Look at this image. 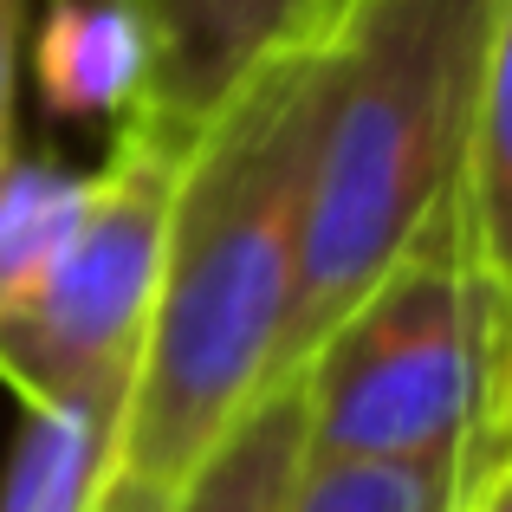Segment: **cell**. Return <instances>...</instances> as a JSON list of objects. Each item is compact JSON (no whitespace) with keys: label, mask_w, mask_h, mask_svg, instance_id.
Returning <instances> with one entry per match:
<instances>
[{"label":"cell","mask_w":512,"mask_h":512,"mask_svg":"<svg viewBox=\"0 0 512 512\" xmlns=\"http://www.w3.org/2000/svg\"><path fill=\"white\" fill-rule=\"evenodd\" d=\"M325 117V33L266 52L208 111L175 175L150 338L124 409L130 474L175 487L279 376Z\"/></svg>","instance_id":"cell-1"},{"label":"cell","mask_w":512,"mask_h":512,"mask_svg":"<svg viewBox=\"0 0 512 512\" xmlns=\"http://www.w3.org/2000/svg\"><path fill=\"white\" fill-rule=\"evenodd\" d=\"M493 7L500 0H338L312 26L325 33V117L279 376L461 195Z\"/></svg>","instance_id":"cell-2"},{"label":"cell","mask_w":512,"mask_h":512,"mask_svg":"<svg viewBox=\"0 0 512 512\" xmlns=\"http://www.w3.org/2000/svg\"><path fill=\"white\" fill-rule=\"evenodd\" d=\"M512 299L480 273L461 195L305 350V461H461L474 474Z\"/></svg>","instance_id":"cell-3"},{"label":"cell","mask_w":512,"mask_h":512,"mask_svg":"<svg viewBox=\"0 0 512 512\" xmlns=\"http://www.w3.org/2000/svg\"><path fill=\"white\" fill-rule=\"evenodd\" d=\"M188 143L195 137L150 117H117V143L91 169V201L65 253L13 312H0V383L20 402L137 383Z\"/></svg>","instance_id":"cell-4"},{"label":"cell","mask_w":512,"mask_h":512,"mask_svg":"<svg viewBox=\"0 0 512 512\" xmlns=\"http://www.w3.org/2000/svg\"><path fill=\"white\" fill-rule=\"evenodd\" d=\"M150 26V85L124 117L195 137L208 111L286 39L312 33V0H130Z\"/></svg>","instance_id":"cell-5"},{"label":"cell","mask_w":512,"mask_h":512,"mask_svg":"<svg viewBox=\"0 0 512 512\" xmlns=\"http://www.w3.org/2000/svg\"><path fill=\"white\" fill-rule=\"evenodd\" d=\"M124 409L130 389L26 402L0 474V512H98L124 454Z\"/></svg>","instance_id":"cell-6"},{"label":"cell","mask_w":512,"mask_h":512,"mask_svg":"<svg viewBox=\"0 0 512 512\" xmlns=\"http://www.w3.org/2000/svg\"><path fill=\"white\" fill-rule=\"evenodd\" d=\"M305 474V396L299 370L273 376L195 467L169 487L163 512H292Z\"/></svg>","instance_id":"cell-7"},{"label":"cell","mask_w":512,"mask_h":512,"mask_svg":"<svg viewBox=\"0 0 512 512\" xmlns=\"http://www.w3.org/2000/svg\"><path fill=\"white\" fill-rule=\"evenodd\" d=\"M33 78L59 117H124L150 85V26L130 0H52L33 33Z\"/></svg>","instance_id":"cell-8"},{"label":"cell","mask_w":512,"mask_h":512,"mask_svg":"<svg viewBox=\"0 0 512 512\" xmlns=\"http://www.w3.org/2000/svg\"><path fill=\"white\" fill-rule=\"evenodd\" d=\"M461 214H467V240H474L480 273L512 299V0L493 7L487 59H480Z\"/></svg>","instance_id":"cell-9"},{"label":"cell","mask_w":512,"mask_h":512,"mask_svg":"<svg viewBox=\"0 0 512 512\" xmlns=\"http://www.w3.org/2000/svg\"><path fill=\"white\" fill-rule=\"evenodd\" d=\"M85 201H91V175L52 163V156H26L20 143L0 150V312H13L46 279V266L65 253Z\"/></svg>","instance_id":"cell-10"},{"label":"cell","mask_w":512,"mask_h":512,"mask_svg":"<svg viewBox=\"0 0 512 512\" xmlns=\"http://www.w3.org/2000/svg\"><path fill=\"white\" fill-rule=\"evenodd\" d=\"M461 461H305L292 512H454Z\"/></svg>","instance_id":"cell-11"},{"label":"cell","mask_w":512,"mask_h":512,"mask_svg":"<svg viewBox=\"0 0 512 512\" xmlns=\"http://www.w3.org/2000/svg\"><path fill=\"white\" fill-rule=\"evenodd\" d=\"M26 7H33V0H0V150H13V91H20Z\"/></svg>","instance_id":"cell-12"},{"label":"cell","mask_w":512,"mask_h":512,"mask_svg":"<svg viewBox=\"0 0 512 512\" xmlns=\"http://www.w3.org/2000/svg\"><path fill=\"white\" fill-rule=\"evenodd\" d=\"M480 467H512V331H506V357H500V389H493V409H487V435H480L474 454V474ZM467 474V480H474Z\"/></svg>","instance_id":"cell-13"},{"label":"cell","mask_w":512,"mask_h":512,"mask_svg":"<svg viewBox=\"0 0 512 512\" xmlns=\"http://www.w3.org/2000/svg\"><path fill=\"white\" fill-rule=\"evenodd\" d=\"M163 506H169V487H156V480L130 474L124 461H117L111 487H104V500H98V512H163Z\"/></svg>","instance_id":"cell-14"},{"label":"cell","mask_w":512,"mask_h":512,"mask_svg":"<svg viewBox=\"0 0 512 512\" xmlns=\"http://www.w3.org/2000/svg\"><path fill=\"white\" fill-rule=\"evenodd\" d=\"M454 512H512V467H480Z\"/></svg>","instance_id":"cell-15"},{"label":"cell","mask_w":512,"mask_h":512,"mask_svg":"<svg viewBox=\"0 0 512 512\" xmlns=\"http://www.w3.org/2000/svg\"><path fill=\"white\" fill-rule=\"evenodd\" d=\"M338 7V0H312V26H325V13Z\"/></svg>","instance_id":"cell-16"}]
</instances>
